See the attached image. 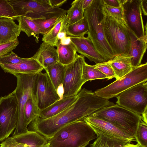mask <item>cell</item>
<instances>
[{
    "label": "cell",
    "instance_id": "obj_6",
    "mask_svg": "<svg viewBox=\"0 0 147 147\" xmlns=\"http://www.w3.org/2000/svg\"><path fill=\"white\" fill-rule=\"evenodd\" d=\"M104 30L106 40L116 55L128 54L130 38L124 19L106 16Z\"/></svg>",
    "mask_w": 147,
    "mask_h": 147
},
{
    "label": "cell",
    "instance_id": "obj_35",
    "mask_svg": "<svg viewBox=\"0 0 147 147\" xmlns=\"http://www.w3.org/2000/svg\"><path fill=\"white\" fill-rule=\"evenodd\" d=\"M102 10L103 13L106 16H109L117 19H123L122 7H112L105 4L103 2Z\"/></svg>",
    "mask_w": 147,
    "mask_h": 147
},
{
    "label": "cell",
    "instance_id": "obj_9",
    "mask_svg": "<svg viewBox=\"0 0 147 147\" xmlns=\"http://www.w3.org/2000/svg\"><path fill=\"white\" fill-rule=\"evenodd\" d=\"M19 117L18 103L13 91L0 97V142L9 137L16 127Z\"/></svg>",
    "mask_w": 147,
    "mask_h": 147
},
{
    "label": "cell",
    "instance_id": "obj_26",
    "mask_svg": "<svg viewBox=\"0 0 147 147\" xmlns=\"http://www.w3.org/2000/svg\"><path fill=\"white\" fill-rule=\"evenodd\" d=\"M96 139L90 145V147H123L129 142L117 139L107 135L97 133Z\"/></svg>",
    "mask_w": 147,
    "mask_h": 147
},
{
    "label": "cell",
    "instance_id": "obj_27",
    "mask_svg": "<svg viewBox=\"0 0 147 147\" xmlns=\"http://www.w3.org/2000/svg\"><path fill=\"white\" fill-rule=\"evenodd\" d=\"M88 29L87 21L84 17L73 24H68L67 27V36L70 37H83L88 34Z\"/></svg>",
    "mask_w": 147,
    "mask_h": 147
},
{
    "label": "cell",
    "instance_id": "obj_47",
    "mask_svg": "<svg viewBox=\"0 0 147 147\" xmlns=\"http://www.w3.org/2000/svg\"><path fill=\"white\" fill-rule=\"evenodd\" d=\"M26 144V147H29V146L28 145H27V144Z\"/></svg>",
    "mask_w": 147,
    "mask_h": 147
},
{
    "label": "cell",
    "instance_id": "obj_32",
    "mask_svg": "<svg viewBox=\"0 0 147 147\" xmlns=\"http://www.w3.org/2000/svg\"><path fill=\"white\" fill-rule=\"evenodd\" d=\"M61 16L55 17L47 19H38L33 20L38 28L40 34L43 35L48 32L54 27Z\"/></svg>",
    "mask_w": 147,
    "mask_h": 147
},
{
    "label": "cell",
    "instance_id": "obj_46",
    "mask_svg": "<svg viewBox=\"0 0 147 147\" xmlns=\"http://www.w3.org/2000/svg\"><path fill=\"white\" fill-rule=\"evenodd\" d=\"M61 43L63 45H67L71 42L70 37L68 36L67 38L59 40Z\"/></svg>",
    "mask_w": 147,
    "mask_h": 147
},
{
    "label": "cell",
    "instance_id": "obj_29",
    "mask_svg": "<svg viewBox=\"0 0 147 147\" xmlns=\"http://www.w3.org/2000/svg\"><path fill=\"white\" fill-rule=\"evenodd\" d=\"M83 0H76L71 3V7L67 11L66 16L68 24H73L84 18V11L82 7Z\"/></svg>",
    "mask_w": 147,
    "mask_h": 147
},
{
    "label": "cell",
    "instance_id": "obj_38",
    "mask_svg": "<svg viewBox=\"0 0 147 147\" xmlns=\"http://www.w3.org/2000/svg\"><path fill=\"white\" fill-rule=\"evenodd\" d=\"M19 44L17 38L12 41L0 44V57L9 54L16 49Z\"/></svg>",
    "mask_w": 147,
    "mask_h": 147
},
{
    "label": "cell",
    "instance_id": "obj_50",
    "mask_svg": "<svg viewBox=\"0 0 147 147\" xmlns=\"http://www.w3.org/2000/svg\"><path fill=\"white\" fill-rule=\"evenodd\" d=\"M123 147H124V146H123Z\"/></svg>",
    "mask_w": 147,
    "mask_h": 147
},
{
    "label": "cell",
    "instance_id": "obj_48",
    "mask_svg": "<svg viewBox=\"0 0 147 147\" xmlns=\"http://www.w3.org/2000/svg\"><path fill=\"white\" fill-rule=\"evenodd\" d=\"M0 147H1V146L0 145Z\"/></svg>",
    "mask_w": 147,
    "mask_h": 147
},
{
    "label": "cell",
    "instance_id": "obj_18",
    "mask_svg": "<svg viewBox=\"0 0 147 147\" xmlns=\"http://www.w3.org/2000/svg\"><path fill=\"white\" fill-rule=\"evenodd\" d=\"M32 57L37 61L44 69L58 61L57 49L44 42Z\"/></svg>",
    "mask_w": 147,
    "mask_h": 147
},
{
    "label": "cell",
    "instance_id": "obj_2",
    "mask_svg": "<svg viewBox=\"0 0 147 147\" xmlns=\"http://www.w3.org/2000/svg\"><path fill=\"white\" fill-rule=\"evenodd\" d=\"M103 0H93L90 6L84 11V16L88 22L87 37L96 51L108 61L115 56L105 38L104 30L105 16L102 12Z\"/></svg>",
    "mask_w": 147,
    "mask_h": 147
},
{
    "label": "cell",
    "instance_id": "obj_24",
    "mask_svg": "<svg viewBox=\"0 0 147 147\" xmlns=\"http://www.w3.org/2000/svg\"><path fill=\"white\" fill-rule=\"evenodd\" d=\"M45 69L57 91L59 87L62 84L65 75V66L58 61Z\"/></svg>",
    "mask_w": 147,
    "mask_h": 147
},
{
    "label": "cell",
    "instance_id": "obj_41",
    "mask_svg": "<svg viewBox=\"0 0 147 147\" xmlns=\"http://www.w3.org/2000/svg\"><path fill=\"white\" fill-rule=\"evenodd\" d=\"M103 1L104 3L111 6L115 7H121L119 0H103Z\"/></svg>",
    "mask_w": 147,
    "mask_h": 147
},
{
    "label": "cell",
    "instance_id": "obj_5",
    "mask_svg": "<svg viewBox=\"0 0 147 147\" xmlns=\"http://www.w3.org/2000/svg\"><path fill=\"white\" fill-rule=\"evenodd\" d=\"M7 1L18 17L24 16L33 20L47 19L67 13V10L52 6L49 0Z\"/></svg>",
    "mask_w": 147,
    "mask_h": 147
},
{
    "label": "cell",
    "instance_id": "obj_21",
    "mask_svg": "<svg viewBox=\"0 0 147 147\" xmlns=\"http://www.w3.org/2000/svg\"><path fill=\"white\" fill-rule=\"evenodd\" d=\"M131 57L129 54H121L116 55L108 61L113 68L116 80L124 76L133 69Z\"/></svg>",
    "mask_w": 147,
    "mask_h": 147
},
{
    "label": "cell",
    "instance_id": "obj_11",
    "mask_svg": "<svg viewBox=\"0 0 147 147\" xmlns=\"http://www.w3.org/2000/svg\"><path fill=\"white\" fill-rule=\"evenodd\" d=\"M34 98L40 111L60 99L47 72L37 73L33 90Z\"/></svg>",
    "mask_w": 147,
    "mask_h": 147
},
{
    "label": "cell",
    "instance_id": "obj_15",
    "mask_svg": "<svg viewBox=\"0 0 147 147\" xmlns=\"http://www.w3.org/2000/svg\"><path fill=\"white\" fill-rule=\"evenodd\" d=\"M70 37V36H69ZM71 43L77 52L96 64L106 62L96 51L91 40L87 37H70Z\"/></svg>",
    "mask_w": 147,
    "mask_h": 147
},
{
    "label": "cell",
    "instance_id": "obj_17",
    "mask_svg": "<svg viewBox=\"0 0 147 147\" xmlns=\"http://www.w3.org/2000/svg\"><path fill=\"white\" fill-rule=\"evenodd\" d=\"M131 44L129 53L131 56L133 67H137L141 64L144 55L147 47V35L138 38L128 28Z\"/></svg>",
    "mask_w": 147,
    "mask_h": 147
},
{
    "label": "cell",
    "instance_id": "obj_20",
    "mask_svg": "<svg viewBox=\"0 0 147 147\" xmlns=\"http://www.w3.org/2000/svg\"><path fill=\"white\" fill-rule=\"evenodd\" d=\"M78 95L63 97L47 108L40 110L38 117L43 119L52 117L71 105L76 101Z\"/></svg>",
    "mask_w": 147,
    "mask_h": 147
},
{
    "label": "cell",
    "instance_id": "obj_22",
    "mask_svg": "<svg viewBox=\"0 0 147 147\" xmlns=\"http://www.w3.org/2000/svg\"><path fill=\"white\" fill-rule=\"evenodd\" d=\"M57 47L58 62L64 66L73 62L78 55L71 42L68 44L63 45L59 41Z\"/></svg>",
    "mask_w": 147,
    "mask_h": 147
},
{
    "label": "cell",
    "instance_id": "obj_31",
    "mask_svg": "<svg viewBox=\"0 0 147 147\" xmlns=\"http://www.w3.org/2000/svg\"><path fill=\"white\" fill-rule=\"evenodd\" d=\"M64 15L61 16L59 21L48 32L43 35L42 38V40L43 42H45L54 47L57 46L59 42L58 35Z\"/></svg>",
    "mask_w": 147,
    "mask_h": 147
},
{
    "label": "cell",
    "instance_id": "obj_4",
    "mask_svg": "<svg viewBox=\"0 0 147 147\" xmlns=\"http://www.w3.org/2000/svg\"><path fill=\"white\" fill-rule=\"evenodd\" d=\"M89 115L112 123L134 138L141 119V115L117 104L102 108Z\"/></svg>",
    "mask_w": 147,
    "mask_h": 147
},
{
    "label": "cell",
    "instance_id": "obj_39",
    "mask_svg": "<svg viewBox=\"0 0 147 147\" xmlns=\"http://www.w3.org/2000/svg\"><path fill=\"white\" fill-rule=\"evenodd\" d=\"M1 147H26V144L16 141L12 136L9 137L0 144Z\"/></svg>",
    "mask_w": 147,
    "mask_h": 147
},
{
    "label": "cell",
    "instance_id": "obj_40",
    "mask_svg": "<svg viewBox=\"0 0 147 147\" xmlns=\"http://www.w3.org/2000/svg\"><path fill=\"white\" fill-rule=\"evenodd\" d=\"M68 19L66 16V14L64 16L63 21L58 35V39L59 40H63L68 36L67 34V27L68 24Z\"/></svg>",
    "mask_w": 147,
    "mask_h": 147
},
{
    "label": "cell",
    "instance_id": "obj_49",
    "mask_svg": "<svg viewBox=\"0 0 147 147\" xmlns=\"http://www.w3.org/2000/svg\"><path fill=\"white\" fill-rule=\"evenodd\" d=\"M3 18V17H0V18Z\"/></svg>",
    "mask_w": 147,
    "mask_h": 147
},
{
    "label": "cell",
    "instance_id": "obj_25",
    "mask_svg": "<svg viewBox=\"0 0 147 147\" xmlns=\"http://www.w3.org/2000/svg\"><path fill=\"white\" fill-rule=\"evenodd\" d=\"M16 20L19 23V29L24 32L28 37L33 36L38 41L40 32L38 28L33 19L28 17L20 16Z\"/></svg>",
    "mask_w": 147,
    "mask_h": 147
},
{
    "label": "cell",
    "instance_id": "obj_13",
    "mask_svg": "<svg viewBox=\"0 0 147 147\" xmlns=\"http://www.w3.org/2000/svg\"><path fill=\"white\" fill-rule=\"evenodd\" d=\"M124 20L129 29L138 38L145 35L140 0H127L122 6Z\"/></svg>",
    "mask_w": 147,
    "mask_h": 147
},
{
    "label": "cell",
    "instance_id": "obj_34",
    "mask_svg": "<svg viewBox=\"0 0 147 147\" xmlns=\"http://www.w3.org/2000/svg\"><path fill=\"white\" fill-rule=\"evenodd\" d=\"M0 17L16 20L18 16L12 7L7 0H0Z\"/></svg>",
    "mask_w": 147,
    "mask_h": 147
},
{
    "label": "cell",
    "instance_id": "obj_42",
    "mask_svg": "<svg viewBox=\"0 0 147 147\" xmlns=\"http://www.w3.org/2000/svg\"><path fill=\"white\" fill-rule=\"evenodd\" d=\"M140 4L141 8L144 16L147 15V0H140Z\"/></svg>",
    "mask_w": 147,
    "mask_h": 147
},
{
    "label": "cell",
    "instance_id": "obj_23",
    "mask_svg": "<svg viewBox=\"0 0 147 147\" xmlns=\"http://www.w3.org/2000/svg\"><path fill=\"white\" fill-rule=\"evenodd\" d=\"M12 137L17 142L26 144L29 147H42L48 142L46 138L34 131L28 130L26 133Z\"/></svg>",
    "mask_w": 147,
    "mask_h": 147
},
{
    "label": "cell",
    "instance_id": "obj_33",
    "mask_svg": "<svg viewBox=\"0 0 147 147\" xmlns=\"http://www.w3.org/2000/svg\"><path fill=\"white\" fill-rule=\"evenodd\" d=\"M136 141L142 147H147V123L141 119L135 137Z\"/></svg>",
    "mask_w": 147,
    "mask_h": 147
},
{
    "label": "cell",
    "instance_id": "obj_44",
    "mask_svg": "<svg viewBox=\"0 0 147 147\" xmlns=\"http://www.w3.org/2000/svg\"><path fill=\"white\" fill-rule=\"evenodd\" d=\"M93 0H83L82 7L84 11L90 6Z\"/></svg>",
    "mask_w": 147,
    "mask_h": 147
},
{
    "label": "cell",
    "instance_id": "obj_8",
    "mask_svg": "<svg viewBox=\"0 0 147 147\" xmlns=\"http://www.w3.org/2000/svg\"><path fill=\"white\" fill-rule=\"evenodd\" d=\"M37 74H17V85L13 91L18 105L19 117L17 125L12 137L26 133L28 131L24 119V107L28 100L33 96V90L34 80Z\"/></svg>",
    "mask_w": 147,
    "mask_h": 147
},
{
    "label": "cell",
    "instance_id": "obj_16",
    "mask_svg": "<svg viewBox=\"0 0 147 147\" xmlns=\"http://www.w3.org/2000/svg\"><path fill=\"white\" fill-rule=\"evenodd\" d=\"M0 66L5 72L14 76L17 74H36L44 69L38 62L32 57L25 58L24 60L16 64L0 63Z\"/></svg>",
    "mask_w": 147,
    "mask_h": 147
},
{
    "label": "cell",
    "instance_id": "obj_28",
    "mask_svg": "<svg viewBox=\"0 0 147 147\" xmlns=\"http://www.w3.org/2000/svg\"><path fill=\"white\" fill-rule=\"evenodd\" d=\"M40 111L33 96L30 97L26 101L24 108V119L27 127L31 122L39 117Z\"/></svg>",
    "mask_w": 147,
    "mask_h": 147
},
{
    "label": "cell",
    "instance_id": "obj_19",
    "mask_svg": "<svg viewBox=\"0 0 147 147\" xmlns=\"http://www.w3.org/2000/svg\"><path fill=\"white\" fill-rule=\"evenodd\" d=\"M21 32L19 25L13 19L6 18H0V44L15 40Z\"/></svg>",
    "mask_w": 147,
    "mask_h": 147
},
{
    "label": "cell",
    "instance_id": "obj_7",
    "mask_svg": "<svg viewBox=\"0 0 147 147\" xmlns=\"http://www.w3.org/2000/svg\"><path fill=\"white\" fill-rule=\"evenodd\" d=\"M147 81V63L133 67L129 73L120 79L94 92L98 96L108 100L116 97L123 92L142 82Z\"/></svg>",
    "mask_w": 147,
    "mask_h": 147
},
{
    "label": "cell",
    "instance_id": "obj_37",
    "mask_svg": "<svg viewBox=\"0 0 147 147\" xmlns=\"http://www.w3.org/2000/svg\"><path fill=\"white\" fill-rule=\"evenodd\" d=\"M25 58L19 57L13 51L7 55L0 57V63L14 64L19 63Z\"/></svg>",
    "mask_w": 147,
    "mask_h": 147
},
{
    "label": "cell",
    "instance_id": "obj_12",
    "mask_svg": "<svg viewBox=\"0 0 147 147\" xmlns=\"http://www.w3.org/2000/svg\"><path fill=\"white\" fill-rule=\"evenodd\" d=\"M84 57L78 55L72 63L65 66V72L62 84L64 90L63 98L76 96L84 84L82 78Z\"/></svg>",
    "mask_w": 147,
    "mask_h": 147
},
{
    "label": "cell",
    "instance_id": "obj_1",
    "mask_svg": "<svg viewBox=\"0 0 147 147\" xmlns=\"http://www.w3.org/2000/svg\"><path fill=\"white\" fill-rule=\"evenodd\" d=\"M114 105L108 100L97 96L94 92L84 88L78 94L76 101L69 107L48 119L37 117L29 124L28 129L38 133L48 140L65 126L82 120L102 108Z\"/></svg>",
    "mask_w": 147,
    "mask_h": 147
},
{
    "label": "cell",
    "instance_id": "obj_36",
    "mask_svg": "<svg viewBox=\"0 0 147 147\" xmlns=\"http://www.w3.org/2000/svg\"><path fill=\"white\" fill-rule=\"evenodd\" d=\"M94 66L96 68L106 76L108 80L115 77L114 71L108 61L96 64Z\"/></svg>",
    "mask_w": 147,
    "mask_h": 147
},
{
    "label": "cell",
    "instance_id": "obj_10",
    "mask_svg": "<svg viewBox=\"0 0 147 147\" xmlns=\"http://www.w3.org/2000/svg\"><path fill=\"white\" fill-rule=\"evenodd\" d=\"M116 97L117 104L141 115L147 110V81L130 87Z\"/></svg>",
    "mask_w": 147,
    "mask_h": 147
},
{
    "label": "cell",
    "instance_id": "obj_3",
    "mask_svg": "<svg viewBox=\"0 0 147 147\" xmlns=\"http://www.w3.org/2000/svg\"><path fill=\"white\" fill-rule=\"evenodd\" d=\"M96 136L92 128L82 120L63 127L48 142L50 147H85Z\"/></svg>",
    "mask_w": 147,
    "mask_h": 147
},
{
    "label": "cell",
    "instance_id": "obj_30",
    "mask_svg": "<svg viewBox=\"0 0 147 147\" xmlns=\"http://www.w3.org/2000/svg\"><path fill=\"white\" fill-rule=\"evenodd\" d=\"M82 78L84 84L89 80L107 79L106 76L96 68L94 65L88 64L84 62L82 72Z\"/></svg>",
    "mask_w": 147,
    "mask_h": 147
},
{
    "label": "cell",
    "instance_id": "obj_14",
    "mask_svg": "<svg viewBox=\"0 0 147 147\" xmlns=\"http://www.w3.org/2000/svg\"><path fill=\"white\" fill-rule=\"evenodd\" d=\"M82 120L92 128L96 134H103L113 138L130 142L136 141L135 138L130 137L113 124L103 119L89 115Z\"/></svg>",
    "mask_w": 147,
    "mask_h": 147
},
{
    "label": "cell",
    "instance_id": "obj_43",
    "mask_svg": "<svg viewBox=\"0 0 147 147\" xmlns=\"http://www.w3.org/2000/svg\"><path fill=\"white\" fill-rule=\"evenodd\" d=\"M67 1V0H49L50 3L52 6L58 7L65 3Z\"/></svg>",
    "mask_w": 147,
    "mask_h": 147
},
{
    "label": "cell",
    "instance_id": "obj_45",
    "mask_svg": "<svg viewBox=\"0 0 147 147\" xmlns=\"http://www.w3.org/2000/svg\"><path fill=\"white\" fill-rule=\"evenodd\" d=\"M131 143V142H127L124 145V147H142L138 143L136 144H134Z\"/></svg>",
    "mask_w": 147,
    "mask_h": 147
}]
</instances>
